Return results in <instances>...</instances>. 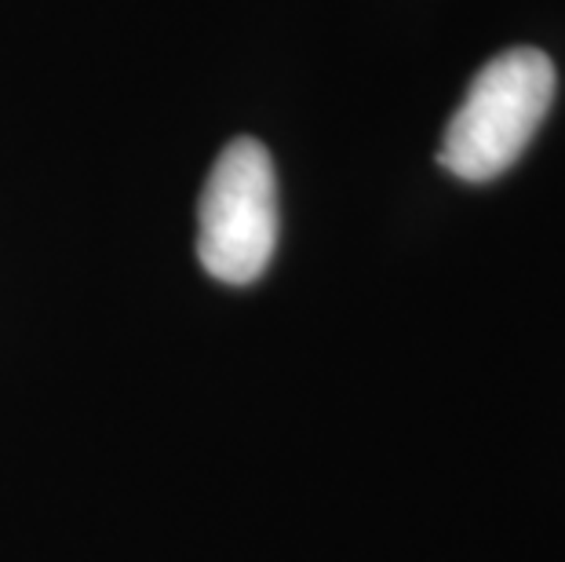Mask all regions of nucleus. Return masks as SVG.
<instances>
[{
  "mask_svg": "<svg viewBox=\"0 0 565 562\" xmlns=\"http://www.w3.org/2000/svg\"><path fill=\"white\" fill-rule=\"evenodd\" d=\"M278 248V176L259 139H234L215 158L198 205V259L215 282H256Z\"/></svg>",
  "mask_w": 565,
  "mask_h": 562,
  "instance_id": "2",
  "label": "nucleus"
},
{
  "mask_svg": "<svg viewBox=\"0 0 565 562\" xmlns=\"http://www.w3.org/2000/svg\"><path fill=\"white\" fill-rule=\"evenodd\" d=\"M555 103V63L540 47H508L478 70L441 136L438 161L467 183H489L522 158Z\"/></svg>",
  "mask_w": 565,
  "mask_h": 562,
  "instance_id": "1",
  "label": "nucleus"
}]
</instances>
